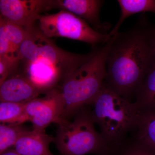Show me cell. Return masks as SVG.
<instances>
[{
  "instance_id": "2",
  "label": "cell",
  "mask_w": 155,
  "mask_h": 155,
  "mask_svg": "<svg viewBox=\"0 0 155 155\" xmlns=\"http://www.w3.org/2000/svg\"><path fill=\"white\" fill-rule=\"evenodd\" d=\"M113 37L89 60L63 81L61 91L65 103L61 119L69 120L84 106L92 104L107 77V57Z\"/></svg>"
},
{
  "instance_id": "6",
  "label": "cell",
  "mask_w": 155,
  "mask_h": 155,
  "mask_svg": "<svg viewBox=\"0 0 155 155\" xmlns=\"http://www.w3.org/2000/svg\"><path fill=\"white\" fill-rule=\"evenodd\" d=\"M40 30L47 37L66 38L92 45L105 44L112 38L92 28L86 21L68 11L41 15Z\"/></svg>"
},
{
  "instance_id": "10",
  "label": "cell",
  "mask_w": 155,
  "mask_h": 155,
  "mask_svg": "<svg viewBox=\"0 0 155 155\" xmlns=\"http://www.w3.org/2000/svg\"><path fill=\"white\" fill-rule=\"evenodd\" d=\"M24 75L43 93L53 89L59 81L63 80L61 70L43 59L26 62Z\"/></svg>"
},
{
  "instance_id": "1",
  "label": "cell",
  "mask_w": 155,
  "mask_h": 155,
  "mask_svg": "<svg viewBox=\"0 0 155 155\" xmlns=\"http://www.w3.org/2000/svg\"><path fill=\"white\" fill-rule=\"evenodd\" d=\"M150 26L143 14L130 29L113 36L108 52L105 82L128 100L136 94L153 63L149 38Z\"/></svg>"
},
{
  "instance_id": "5",
  "label": "cell",
  "mask_w": 155,
  "mask_h": 155,
  "mask_svg": "<svg viewBox=\"0 0 155 155\" xmlns=\"http://www.w3.org/2000/svg\"><path fill=\"white\" fill-rule=\"evenodd\" d=\"M25 29L27 35L19 49L20 60L27 62L43 59L49 61L61 70L63 81L89 61L97 51L95 49L87 54L69 52L57 47L40 29L34 27Z\"/></svg>"
},
{
  "instance_id": "19",
  "label": "cell",
  "mask_w": 155,
  "mask_h": 155,
  "mask_svg": "<svg viewBox=\"0 0 155 155\" xmlns=\"http://www.w3.org/2000/svg\"><path fill=\"white\" fill-rule=\"evenodd\" d=\"M114 155H155V150L138 142L123 149H117Z\"/></svg>"
},
{
  "instance_id": "14",
  "label": "cell",
  "mask_w": 155,
  "mask_h": 155,
  "mask_svg": "<svg viewBox=\"0 0 155 155\" xmlns=\"http://www.w3.org/2000/svg\"><path fill=\"white\" fill-rule=\"evenodd\" d=\"M136 95L135 103L142 110H155V63H153Z\"/></svg>"
},
{
  "instance_id": "21",
  "label": "cell",
  "mask_w": 155,
  "mask_h": 155,
  "mask_svg": "<svg viewBox=\"0 0 155 155\" xmlns=\"http://www.w3.org/2000/svg\"><path fill=\"white\" fill-rule=\"evenodd\" d=\"M149 38L153 62L155 63V24L150 27Z\"/></svg>"
},
{
  "instance_id": "9",
  "label": "cell",
  "mask_w": 155,
  "mask_h": 155,
  "mask_svg": "<svg viewBox=\"0 0 155 155\" xmlns=\"http://www.w3.org/2000/svg\"><path fill=\"white\" fill-rule=\"evenodd\" d=\"M104 1L100 0H50V8H58L70 12L92 25L103 33L110 25L100 21V13Z\"/></svg>"
},
{
  "instance_id": "18",
  "label": "cell",
  "mask_w": 155,
  "mask_h": 155,
  "mask_svg": "<svg viewBox=\"0 0 155 155\" xmlns=\"http://www.w3.org/2000/svg\"><path fill=\"white\" fill-rule=\"evenodd\" d=\"M0 33L6 37L15 51L19 54L20 46L27 35V30L0 17Z\"/></svg>"
},
{
  "instance_id": "3",
  "label": "cell",
  "mask_w": 155,
  "mask_h": 155,
  "mask_svg": "<svg viewBox=\"0 0 155 155\" xmlns=\"http://www.w3.org/2000/svg\"><path fill=\"white\" fill-rule=\"evenodd\" d=\"M92 104V119L99 125L105 140L114 149L128 130L137 126L143 112L136 103L119 95L105 81Z\"/></svg>"
},
{
  "instance_id": "17",
  "label": "cell",
  "mask_w": 155,
  "mask_h": 155,
  "mask_svg": "<svg viewBox=\"0 0 155 155\" xmlns=\"http://www.w3.org/2000/svg\"><path fill=\"white\" fill-rule=\"evenodd\" d=\"M29 130L22 124L1 123L0 154L14 147L18 140Z\"/></svg>"
},
{
  "instance_id": "16",
  "label": "cell",
  "mask_w": 155,
  "mask_h": 155,
  "mask_svg": "<svg viewBox=\"0 0 155 155\" xmlns=\"http://www.w3.org/2000/svg\"><path fill=\"white\" fill-rule=\"evenodd\" d=\"M27 102H1V123L22 124L24 122L28 121V117L25 113V107Z\"/></svg>"
},
{
  "instance_id": "4",
  "label": "cell",
  "mask_w": 155,
  "mask_h": 155,
  "mask_svg": "<svg viewBox=\"0 0 155 155\" xmlns=\"http://www.w3.org/2000/svg\"><path fill=\"white\" fill-rule=\"evenodd\" d=\"M72 121L61 119L55 138L62 155H113L115 149L95 129L91 114L81 110Z\"/></svg>"
},
{
  "instance_id": "12",
  "label": "cell",
  "mask_w": 155,
  "mask_h": 155,
  "mask_svg": "<svg viewBox=\"0 0 155 155\" xmlns=\"http://www.w3.org/2000/svg\"><path fill=\"white\" fill-rule=\"evenodd\" d=\"M55 138L45 132L32 129L18 140L13 149L20 155H54L49 149Z\"/></svg>"
},
{
  "instance_id": "11",
  "label": "cell",
  "mask_w": 155,
  "mask_h": 155,
  "mask_svg": "<svg viewBox=\"0 0 155 155\" xmlns=\"http://www.w3.org/2000/svg\"><path fill=\"white\" fill-rule=\"evenodd\" d=\"M42 93L24 75L8 78L0 84L1 102H27Z\"/></svg>"
},
{
  "instance_id": "15",
  "label": "cell",
  "mask_w": 155,
  "mask_h": 155,
  "mask_svg": "<svg viewBox=\"0 0 155 155\" xmlns=\"http://www.w3.org/2000/svg\"><path fill=\"white\" fill-rule=\"evenodd\" d=\"M137 127L138 142L155 150V110L143 111Z\"/></svg>"
},
{
  "instance_id": "7",
  "label": "cell",
  "mask_w": 155,
  "mask_h": 155,
  "mask_svg": "<svg viewBox=\"0 0 155 155\" xmlns=\"http://www.w3.org/2000/svg\"><path fill=\"white\" fill-rule=\"evenodd\" d=\"M65 103L61 90L53 89L42 98L34 99L26 104L25 113L33 130L45 132L52 123L58 124L64 113Z\"/></svg>"
},
{
  "instance_id": "13",
  "label": "cell",
  "mask_w": 155,
  "mask_h": 155,
  "mask_svg": "<svg viewBox=\"0 0 155 155\" xmlns=\"http://www.w3.org/2000/svg\"><path fill=\"white\" fill-rule=\"evenodd\" d=\"M121 16L113 29L109 32L113 37L119 33L124 21L128 17L139 13L151 12L155 14V0H118Z\"/></svg>"
},
{
  "instance_id": "20",
  "label": "cell",
  "mask_w": 155,
  "mask_h": 155,
  "mask_svg": "<svg viewBox=\"0 0 155 155\" xmlns=\"http://www.w3.org/2000/svg\"><path fill=\"white\" fill-rule=\"evenodd\" d=\"M17 65L0 58V84L8 79L10 73L16 67Z\"/></svg>"
},
{
  "instance_id": "8",
  "label": "cell",
  "mask_w": 155,
  "mask_h": 155,
  "mask_svg": "<svg viewBox=\"0 0 155 155\" xmlns=\"http://www.w3.org/2000/svg\"><path fill=\"white\" fill-rule=\"evenodd\" d=\"M49 9L50 0H1L0 17L23 28H31L42 11Z\"/></svg>"
},
{
  "instance_id": "22",
  "label": "cell",
  "mask_w": 155,
  "mask_h": 155,
  "mask_svg": "<svg viewBox=\"0 0 155 155\" xmlns=\"http://www.w3.org/2000/svg\"><path fill=\"white\" fill-rule=\"evenodd\" d=\"M1 155H20L17 153L13 149H10L5 152L3 153Z\"/></svg>"
}]
</instances>
